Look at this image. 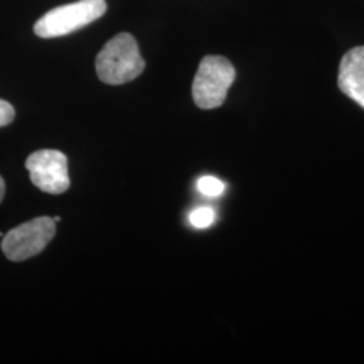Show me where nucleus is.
<instances>
[{
  "label": "nucleus",
  "mask_w": 364,
  "mask_h": 364,
  "mask_svg": "<svg viewBox=\"0 0 364 364\" xmlns=\"http://www.w3.org/2000/svg\"><path fill=\"white\" fill-rule=\"evenodd\" d=\"M216 219V213L215 210L210 208V207H200V208H196L195 210L191 212L189 215V221L191 224L198 228V230H204V228H208Z\"/></svg>",
  "instance_id": "7"
},
{
  "label": "nucleus",
  "mask_w": 364,
  "mask_h": 364,
  "mask_svg": "<svg viewBox=\"0 0 364 364\" xmlns=\"http://www.w3.org/2000/svg\"><path fill=\"white\" fill-rule=\"evenodd\" d=\"M31 182L45 193L61 195L70 186L68 158L58 150H38L26 159Z\"/></svg>",
  "instance_id": "5"
},
{
  "label": "nucleus",
  "mask_w": 364,
  "mask_h": 364,
  "mask_svg": "<svg viewBox=\"0 0 364 364\" xmlns=\"http://www.w3.org/2000/svg\"><path fill=\"white\" fill-rule=\"evenodd\" d=\"M144 66L138 42L130 33H120L109 39L96 57L97 76L109 85L130 82L144 72Z\"/></svg>",
  "instance_id": "1"
},
{
  "label": "nucleus",
  "mask_w": 364,
  "mask_h": 364,
  "mask_svg": "<svg viewBox=\"0 0 364 364\" xmlns=\"http://www.w3.org/2000/svg\"><path fill=\"white\" fill-rule=\"evenodd\" d=\"M15 117V109L13 105L6 100L0 99V127L9 126Z\"/></svg>",
  "instance_id": "9"
},
{
  "label": "nucleus",
  "mask_w": 364,
  "mask_h": 364,
  "mask_svg": "<svg viewBox=\"0 0 364 364\" xmlns=\"http://www.w3.org/2000/svg\"><path fill=\"white\" fill-rule=\"evenodd\" d=\"M338 88L364 108V46L346 53L338 69Z\"/></svg>",
  "instance_id": "6"
},
{
  "label": "nucleus",
  "mask_w": 364,
  "mask_h": 364,
  "mask_svg": "<svg viewBox=\"0 0 364 364\" xmlns=\"http://www.w3.org/2000/svg\"><path fill=\"white\" fill-rule=\"evenodd\" d=\"M197 188L201 195L207 196V197H219L224 193L225 185H224V182L220 181L216 177L205 176L198 180Z\"/></svg>",
  "instance_id": "8"
},
{
  "label": "nucleus",
  "mask_w": 364,
  "mask_h": 364,
  "mask_svg": "<svg viewBox=\"0 0 364 364\" xmlns=\"http://www.w3.org/2000/svg\"><path fill=\"white\" fill-rule=\"evenodd\" d=\"M4 193H6V183H4V180L0 176V203H1L3 197H4Z\"/></svg>",
  "instance_id": "10"
},
{
  "label": "nucleus",
  "mask_w": 364,
  "mask_h": 364,
  "mask_svg": "<svg viewBox=\"0 0 364 364\" xmlns=\"http://www.w3.org/2000/svg\"><path fill=\"white\" fill-rule=\"evenodd\" d=\"M236 72L225 57L207 55L201 60L193 80V100L201 109H213L225 102Z\"/></svg>",
  "instance_id": "2"
},
{
  "label": "nucleus",
  "mask_w": 364,
  "mask_h": 364,
  "mask_svg": "<svg viewBox=\"0 0 364 364\" xmlns=\"http://www.w3.org/2000/svg\"><path fill=\"white\" fill-rule=\"evenodd\" d=\"M53 220L55 221V223H57V221H60L61 220V219H60V218H58V216H57V218H54V219H53Z\"/></svg>",
  "instance_id": "11"
},
{
  "label": "nucleus",
  "mask_w": 364,
  "mask_h": 364,
  "mask_svg": "<svg viewBox=\"0 0 364 364\" xmlns=\"http://www.w3.org/2000/svg\"><path fill=\"white\" fill-rule=\"evenodd\" d=\"M105 10V0H78L58 6L39 18L34 33L41 38L63 37L102 18Z\"/></svg>",
  "instance_id": "3"
},
{
  "label": "nucleus",
  "mask_w": 364,
  "mask_h": 364,
  "mask_svg": "<svg viewBox=\"0 0 364 364\" xmlns=\"http://www.w3.org/2000/svg\"><path fill=\"white\" fill-rule=\"evenodd\" d=\"M55 235V221L42 216L23 223L3 236L1 250L13 262L30 259L41 254Z\"/></svg>",
  "instance_id": "4"
},
{
  "label": "nucleus",
  "mask_w": 364,
  "mask_h": 364,
  "mask_svg": "<svg viewBox=\"0 0 364 364\" xmlns=\"http://www.w3.org/2000/svg\"><path fill=\"white\" fill-rule=\"evenodd\" d=\"M3 236H4V235H3V232H0V237H3Z\"/></svg>",
  "instance_id": "12"
}]
</instances>
